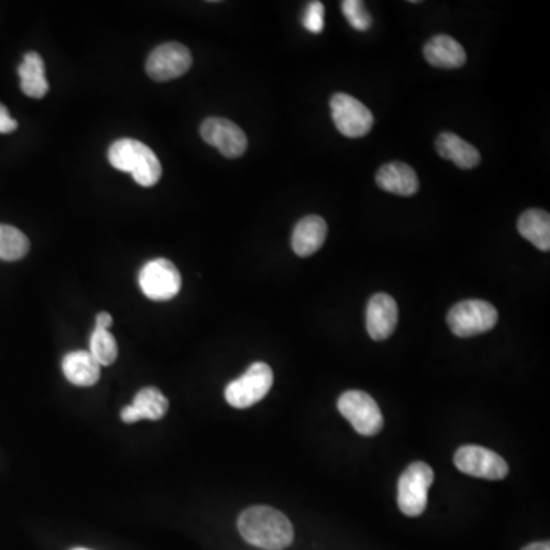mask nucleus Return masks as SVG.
Masks as SVG:
<instances>
[{
    "mask_svg": "<svg viewBox=\"0 0 550 550\" xmlns=\"http://www.w3.org/2000/svg\"><path fill=\"white\" fill-rule=\"evenodd\" d=\"M112 317L107 312H100L97 315V321H95V329H106L109 330V327L112 326Z\"/></svg>",
    "mask_w": 550,
    "mask_h": 550,
    "instance_id": "26",
    "label": "nucleus"
},
{
    "mask_svg": "<svg viewBox=\"0 0 550 550\" xmlns=\"http://www.w3.org/2000/svg\"><path fill=\"white\" fill-rule=\"evenodd\" d=\"M272 382L274 375L271 367L265 363H254L239 379L227 385L225 399L231 407L239 410L253 407L268 395Z\"/></svg>",
    "mask_w": 550,
    "mask_h": 550,
    "instance_id": "5",
    "label": "nucleus"
},
{
    "mask_svg": "<svg viewBox=\"0 0 550 550\" xmlns=\"http://www.w3.org/2000/svg\"><path fill=\"white\" fill-rule=\"evenodd\" d=\"M71 550H91V549H85V547H75V549Z\"/></svg>",
    "mask_w": 550,
    "mask_h": 550,
    "instance_id": "28",
    "label": "nucleus"
},
{
    "mask_svg": "<svg viewBox=\"0 0 550 550\" xmlns=\"http://www.w3.org/2000/svg\"><path fill=\"white\" fill-rule=\"evenodd\" d=\"M301 23L309 33L320 34L324 28V5L321 2H311L306 8Z\"/></svg>",
    "mask_w": 550,
    "mask_h": 550,
    "instance_id": "24",
    "label": "nucleus"
},
{
    "mask_svg": "<svg viewBox=\"0 0 550 550\" xmlns=\"http://www.w3.org/2000/svg\"><path fill=\"white\" fill-rule=\"evenodd\" d=\"M17 129V121L11 117L7 107L0 103V133H11Z\"/></svg>",
    "mask_w": 550,
    "mask_h": 550,
    "instance_id": "25",
    "label": "nucleus"
},
{
    "mask_svg": "<svg viewBox=\"0 0 550 550\" xmlns=\"http://www.w3.org/2000/svg\"><path fill=\"white\" fill-rule=\"evenodd\" d=\"M434 482L431 466L424 462L411 463L398 482V506L407 517L424 514L428 491Z\"/></svg>",
    "mask_w": 550,
    "mask_h": 550,
    "instance_id": "4",
    "label": "nucleus"
},
{
    "mask_svg": "<svg viewBox=\"0 0 550 550\" xmlns=\"http://www.w3.org/2000/svg\"><path fill=\"white\" fill-rule=\"evenodd\" d=\"M332 120L347 138H363L372 130V112L360 100L347 94H335L330 100Z\"/></svg>",
    "mask_w": 550,
    "mask_h": 550,
    "instance_id": "9",
    "label": "nucleus"
},
{
    "mask_svg": "<svg viewBox=\"0 0 550 550\" xmlns=\"http://www.w3.org/2000/svg\"><path fill=\"white\" fill-rule=\"evenodd\" d=\"M424 57L431 66L442 69L460 68L466 62V52L463 46L453 37L445 36V34L428 40L424 48Z\"/></svg>",
    "mask_w": 550,
    "mask_h": 550,
    "instance_id": "16",
    "label": "nucleus"
},
{
    "mask_svg": "<svg viewBox=\"0 0 550 550\" xmlns=\"http://www.w3.org/2000/svg\"><path fill=\"white\" fill-rule=\"evenodd\" d=\"M138 282L141 291L150 300H172L181 291V272L170 260L156 259L143 266Z\"/></svg>",
    "mask_w": 550,
    "mask_h": 550,
    "instance_id": "8",
    "label": "nucleus"
},
{
    "mask_svg": "<svg viewBox=\"0 0 550 550\" xmlns=\"http://www.w3.org/2000/svg\"><path fill=\"white\" fill-rule=\"evenodd\" d=\"M89 353L101 366H110L117 361L118 344L114 335L106 329H94L91 337V349Z\"/></svg>",
    "mask_w": 550,
    "mask_h": 550,
    "instance_id": "22",
    "label": "nucleus"
},
{
    "mask_svg": "<svg viewBox=\"0 0 550 550\" xmlns=\"http://www.w3.org/2000/svg\"><path fill=\"white\" fill-rule=\"evenodd\" d=\"M497 320L499 312L485 300L460 301L447 315L448 327L459 338L485 334L497 324Z\"/></svg>",
    "mask_w": 550,
    "mask_h": 550,
    "instance_id": "3",
    "label": "nucleus"
},
{
    "mask_svg": "<svg viewBox=\"0 0 550 550\" xmlns=\"http://www.w3.org/2000/svg\"><path fill=\"white\" fill-rule=\"evenodd\" d=\"M201 136L205 143L216 147L225 158H240L248 149L245 132L227 118H207L202 123Z\"/></svg>",
    "mask_w": 550,
    "mask_h": 550,
    "instance_id": "11",
    "label": "nucleus"
},
{
    "mask_svg": "<svg viewBox=\"0 0 550 550\" xmlns=\"http://www.w3.org/2000/svg\"><path fill=\"white\" fill-rule=\"evenodd\" d=\"M167 410H169L167 398L155 387H147L135 396L132 405L123 408L121 421L126 424H135L143 419L158 421V419L164 418Z\"/></svg>",
    "mask_w": 550,
    "mask_h": 550,
    "instance_id": "14",
    "label": "nucleus"
},
{
    "mask_svg": "<svg viewBox=\"0 0 550 550\" xmlns=\"http://www.w3.org/2000/svg\"><path fill=\"white\" fill-rule=\"evenodd\" d=\"M338 410L361 436H375L382 430L384 418L375 399L361 390H349L338 399Z\"/></svg>",
    "mask_w": 550,
    "mask_h": 550,
    "instance_id": "6",
    "label": "nucleus"
},
{
    "mask_svg": "<svg viewBox=\"0 0 550 550\" xmlns=\"http://www.w3.org/2000/svg\"><path fill=\"white\" fill-rule=\"evenodd\" d=\"M436 149L442 158L453 161L459 169L470 170L479 165V150L470 143H466L456 133H440L437 136Z\"/></svg>",
    "mask_w": 550,
    "mask_h": 550,
    "instance_id": "17",
    "label": "nucleus"
},
{
    "mask_svg": "<svg viewBox=\"0 0 550 550\" xmlns=\"http://www.w3.org/2000/svg\"><path fill=\"white\" fill-rule=\"evenodd\" d=\"M341 8H343L344 17H346L347 22L350 23L353 30L367 31L372 26V17H370L364 2H360V0H344Z\"/></svg>",
    "mask_w": 550,
    "mask_h": 550,
    "instance_id": "23",
    "label": "nucleus"
},
{
    "mask_svg": "<svg viewBox=\"0 0 550 550\" xmlns=\"http://www.w3.org/2000/svg\"><path fill=\"white\" fill-rule=\"evenodd\" d=\"M521 550H550V543L549 541H538V543L528 544Z\"/></svg>",
    "mask_w": 550,
    "mask_h": 550,
    "instance_id": "27",
    "label": "nucleus"
},
{
    "mask_svg": "<svg viewBox=\"0 0 550 550\" xmlns=\"http://www.w3.org/2000/svg\"><path fill=\"white\" fill-rule=\"evenodd\" d=\"M107 156L115 169L130 173L141 187H153L161 179L162 165L158 156L141 141L130 138L115 141Z\"/></svg>",
    "mask_w": 550,
    "mask_h": 550,
    "instance_id": "2",
    "label": "nucleus"
},
{
    "mask_svg": "<svg viewBox=\"0 0 550 550\" xmlns=\"http://www.w3.org/2000/svg\"><path fill=\"white\" fill-rule=\"evenodd\" d=\"M517 230L540 251L550 250V216L544 210H528L521 214Z\"/></svg>",
    "mask_w": 550,
    "mask_h": 550,
    "instance_id": "20",
    "label": "nucleus"
},
{
    "mask_svg": "<svg viewBox=\"0 0 550 550\" xmlns=\"http://www.w3.org/2000/svg\"><path fill=\"white\" fill-rule=\"evenodd\" d=\"M376 184L381 190L398 196H413L419 190L418 175L404 162L382 165L376 173Z\"/></svg>",
    "mask_w": 550,
    "mask_h": 550,
    "instance_id": "13",
    "label": "nucleus"
},
{
    "mask_svg": "<svg viewBox=\"0 0 550 550\" xmlns=\"http://www.w3.org/2000/svg\"><path fill=\"white\" fill-rule=\"evenodd\" d=\"M191 52L178 42L164 43L150 52L146 63L147 74L155 81H169L182 77L191 68Z\"/></svg>",
    "mask_w": 550,
    "mask_h": 550,
    "instance_id": "10",
    "label": "nucleus"
},
{
    "mask_svg": "<svg viewBox=\"0 0 550 550\" xmlns=\"http://www.w3.org/2000/svg\"><path fill=\"white\" fill-rule=\"evenodd\" d=\"M398 305L389 294H376L367 305L366 326L370 338L384 341L392 337L398 326Z\"/></svg>",
    "mask_w": 550,
    "mask_h": 550,
    "instance_id": "12",
    "label": "nucleus"
},
{
    "mask_svg": "<svg viewBox=\"0 0 550 550\" xmlns=\"http://www.w3.org/2000/svg\"><path fill=\"white\" fill-rule=\"evenodd\" d=\"M326 237L327 224L323 217L315 214L303 217L292 233V250L298 257L312 256L324 245Z\"/></svg>",
    "mask_w": 550,
    "mask_h": 550,
    "instance_id": "15",
    "label": "nucleus"
},
{
    "mask_svg": "<svg viewBox=\"0 0 550 550\" xmlns=\"http://www.w3.org/2000/svg\"><path fill=\"white\" fill-rule=\"evenodd\" d=\"M63 373L71 384L91 387L100 379V364L86 350H75L63 358Z\"/></svg>",
    "mask_w": 550,
    "mask_h": 550,
    "instance_id": "18",
    "label": "nucleus"
},
{
    "mask_svg": "<svg viewBox=\"0 0 550 550\" xmlns=\"http://www.w3.org/2000/svg\"><path fill=\"white\" fill-rule=\"evenodd\" d=\"M237 528L246 543L263 550H283L294 541V528L285 514L269 506L245 509Z\"/></svg>",
    "mask_w": 550,
    "mask_h": 550,
    "instance_id": "1",
    "label": "nucleus"
},
{
    "mask_svg": "<svg viewBox=\"0 0 550 550\" xmlns=\"http://www.w3.org/2000/svg\"><path fill=\"white\" fill-rule=\"evenodd\" d=\"M30 251V240L11 225H0V259L16 262Z\"/></svg>",
    "mask_w": 550,
    "mask_h": 550,
    "instance_id": "21",
    "label": "nucleus"
},
{
    "mask_svg": "<svg viewBox=\"0 0 550 550\" xmlns=\"http://www.w3.org/2000/svg\"><path fill=\"white\" fill-rule=\"evenodd\" d=\"M20 89L26 97L43 98L49 91L45 63L37 52H26L19 66Z\"/></svg>",
    "mask_w": 550,
    "mask_h": 550,
    "instance_id": "19",
    "label": "nucleus"
},
{
    "mask_svg": "<svg viewBox=\"0 0 550 550\" xmlns=\"http://www.w3.org/2000/svg\"><path fill=\"white\" fill-rule=\"evenodd\" d=\"M454 465L460 473L479 479L502 480L509 473L508 463L502 456L477 445L460 447L454 454Z\"/></svg>",
    "mask_w": 550,
    "mask_h": 550,
    "instance_id": "7",
    "label": "nucleus"
}]
</instances>
